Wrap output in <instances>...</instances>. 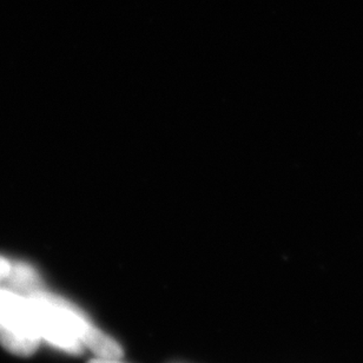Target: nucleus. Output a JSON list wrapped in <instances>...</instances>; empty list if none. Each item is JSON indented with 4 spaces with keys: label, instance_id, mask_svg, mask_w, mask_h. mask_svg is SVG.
I'll return each mask as SVG.
<instances>
[{
    "label": "nucleus",
    "instance_id": "obj_3",
    "mask_svg": "<svg viewBox=\"0 0 363 363\" xmlns=\"http://www.w3.org/2000/svg\"><path fill=\"white\" fill-rule=\"evenodd\" d=\"M0 279H5L26 291L40 288V279L35 270L23 264L7 262L3 259H0Z\"/></svg>",
    "mask_w": 363,
    "mask_h": 363
},
{
    "label": "nucleus",
    "instance_id": "obj_2",
    "mask_svg": "<svg viewBox=\"0 0 363 363\" xmlns=\"http://www.w3.org/2000/svg\"><path fill=\"white\" fill-rule=\"evenodd\" d=\"M39 337L28 301L0 290V341L4 346L13 353L28 355L38 346Z\"/></svg>",
    "mask_w": 363,
    "mask_h": 363
},
{
    "label": "nucleus",
    "instance_id": "obj_4",
    "mask_svg": "<svg viewBox=\"0 0 363 363\" xmlns=\"http://www.w3.org/2000/svg\"><path fill=\"white\" fill-rule=\"evenodd\" d=\"M90 363H122L119 362L118 359H104V357H98L94 360L91 361Z\"/></svg>",
    "mask_w": 363,
    "mask_h": 363
},
{
    "label": "nucleus",
    "instance_id": "obj_1",
    "mask_svg": "<svg viewBox=\"0 0 363 363\" xmlns=\"http://www.w3.org/2000/svg\"><path fill=\"white\" fill-rule=\"evenodd\" d=\"M28 294L30 300L35 302L48 316L74 337H77L83 345L88 346L98 357L104 359L122 357V348L118 343L104 333L94 328L84 318V315H82L67 301L45 293L40 288L28 290Z\"/></svg>",
    "mask_w": 363,
    "mask_h": 363
}]
</instances>
